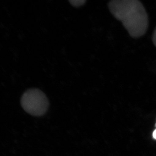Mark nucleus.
<instances>
[{"mask_svg":"<svg viewBox=\"0 0 156 156\" xmlns=\"http://www.w3.org/2000/svg\"><path fill=\"white\" fill-rule=\"evenodd\" d=\"M110 13L122 23L129 35L138 38L144 35L148 27V16L138 0H113L108 4Z\"/></svg>","mask_w":156,"mask_h":156,"instance_id":"obj_1","label":"nucleus"},{"mask_svg":"<svg viewBox=\"0 0 156 156\" xmlns=\"http://www.w3.org/2000/svg\"><path fill=\"white\" fill-rule=\"evenodd\" d=\"M21 105L28 113L35 116H41L46 113L49 104L44 93L39 89L32 88L24 93Z\"/></svg>","mask_w":156,"mask_h":156,"instance_id":"obj_2","label":"nucleus"},{"mask_svg":"<svg viewBox=\"0 0 156 156\" xmlns=\"http://www.w3.org/2000/svg\"><path fill=\"white\" fill-rule=\"evenodd\" d=\"M69 2L72 6L75 7H79L83 5L85 3L86 1L85 0H72V1H69Z\"/></svg>","mask_w":156,"mask_h":156,"instance_id":"obj_3","label":"nucleus"},{"mask_svg":"<svg viewBox=\"0 0 156 156\" xmlns=\"http://www.w3.org/2000/svg\"><path fill=\"white\" fill-rule=\"evenodd\" d=\"M153 41L155 46L156 47V28L154 33L153 37Z\"/></svg>","mask_w":156,"mask_h":156,"instance_id":"obj_4","label":"nucleus"},{"mask_svg":"<svg viewBox=\"0 0 156 156\" xmlns=\"http://www.w3.org/2000/svg\"><path fill=\"white\" fill-rule=\"evenodd\" d=\"M153 136V137L154 139H156V129L155 130V131H154Z\"/></svg>","mask_w":156,"mask_h":156,"instance_id":"obj_5","label":"nucleus"}]
</instances>
